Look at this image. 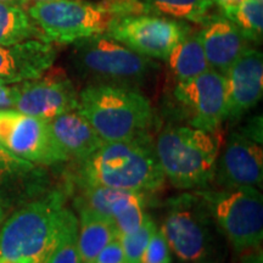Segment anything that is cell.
I'll return each instance as SVG.
<instances>
[{
  "mask_svg": "<svg viewBox=\"0 0 263 263\" xmlns=\"http://www.w3.org/2000/svg\"><path fill=\"white\" fill-rule=\"evenodd\" d=\"M49 183L42 166L21 159L0 143V207L4 213L47 193Z\"/></svg>",
  "mask_w": 263,
  "mask_h": 263,
  "instance_id": "cell-14",
  "label": "cell"
},
{
  "mask_svg": "<svg viewBox=\"0 0 263 263\" xmlns=\"http://www.w3.org/2000/svg\"><path fill=\"white\" fill-rule=\"evenodd\" d=\"M47 263H82L78 248V218L70 213L62 234Z\"/></svg>",
  "mask_w": 263,
  "mask_h": 263,
  "instance_id": "cell-25",
  "label": "cell"
},
{
  "mask_svg": "<svg viewBox=\"0 0 263 263\" xmlns=\"http://www.w3.org/2000/svg\"><path fill=\"white\" fill-rule=\"evenodd\" d=\"M227 120H236L252 108L263 94V55L250 48L224 73Z\"/></svg>",
  "mask_w": 263,
  "mask_h": 263,
  "instance_id": "cell-15",
  "label": "cell"
},
{
  "mask_svg": "<svg viewBox=\"0 0 263 263\" xmlns=\"http://www.w3.org/2000/svg\"><path fill=\"white\" fill-rule=\"evenodd\" d=\"M14 88V110L47 122L78 107V91L61 70L50 67L38 78L16 83Z\"/></svg>",
  "mask_w": 263,
  "mask_h": 263,
  "instance_id": "cell-11",
  "label": "cell"
},
{
  "mask_svg": "<svg viewBox=\"0 0 263 263\" xmlns=\"http://www.w3.org/2000/svg\"><path fill=\"white\" fill-rule=\"evenodd\" d=\"M174 98L185 110L190 127L206 132H218L227 121L224 74L213 70L193 80L177 82Z\"/></svg>",
  "mask_w": 263,
  "mask_h": 263,
  "instance_id": "cell-12",
  "label": "cell"
},
{
  "mask_svg": "<svg viewBox=\"0 0 263 263\" xmlns=\"http://www.w3.org/2000/svg\"><path fill=\"white\" fill-rule=\"evenodd\" d=\"M76 185L104 186L138 193H155L163 186L164 174L155 145L147 136L107 141L81 161Z\"/></svg>",
  "mask_w": 263,
  "mask_h": 263,
  "instance_id": "cell-1",
  "label": "cell"
},
{
  "mask_svg": "<svg viewBox=\"0 0 263 263\" xmlns=\"http://www.w3.org/2000/svg\"><path fill=\"white\" fill-rule=\"evenodd\" d=\"M71 62L89 84H110L137 89L159 70L150 58L130 50L110 35L99 34L73 43Z\"/></svg>",
  "mask_w": 263,
  "mask_h": 263,
  "instance_id": "cell-5",
  "label": "cell"
},
{
  "mask_svg": "<svg viewBox=\"0 0 263 263\" xmlns=\"http://www.w3.org/2000/svg\"><path fill=\"white\" fill-rule=\"evenodd\" d=\"M171 248L161 229H156L147 242L140 263H171Z\"/></svg>",
  "mask_w": 263,
  "mask_h": 263,
  "instance_id": "cell-27",
  "label": "cell"
},
{
  "mask_svg": "<svg viewBox=\"0 0 263 263\" xmlns=\"http://www.w3.org/2000/svg\"><path fill=\"white\" fill-rule=\"evenodd\" d=\"M4 216H5V213H4V211H3L2 207H0V219L4 218Z\"/></svg>",
  "mask_w": 263,
  "mask_h": 263,
  "instance_id": "cell-35",
  "label": "cell"
},
{
  "mask_svg": "<svg viewBox=\"0 0 263 263\" xmlns=\"http://www.w3.org/2000/svg\"><path fill=\"white\" fill-rule=\"evenodd\" d=\"M15 88L14 84L0 83V110L14 108Z\"/></svg>",
  "mask_w": 263,
  "mask_h": 263,
  "instance_id": "cell-30",
  "label": "cell"
},
{
  "mask_svg": "<svg viewBox=\"0 0 263 263\" xmlns=\"http://www.w3.org/2000/svg\"><path fill=\"white\" fill-rule=\"evenodd\" d=\"M2 222H3V219H0V224H2Z\"/></svg>",
  "mask_w": 263,
  "mask_h": 263,
  "instance_id": "cell-36",
  "label": "cell"
},
{
  "mask_svg": "<svg viewBox=\"0 0 263 263\" xmlns=\"http://www.w3.org/2000/svg\"><path fill=\"white\" fill-rule=\"evenodd\" d=\"M241 263H263L262 251L258 249H254V251H250L249 254L242 256Z\"/></svg>",
  "mask_w": 263,
  "mask_h": 263,
  "instance_id": "cell-32",
  "label": "cell"
},
{
  "mask_svg": "<svg viewBox=\"0 0 263 263\" xmlns=\"http://www.w3.org/2000/svg\"><path fill=\"white\" fill-rule=\"evenodd\" d=\"M199 37L210 68L222 74L251 48L239 28L224 16L206 21Z\"/></svg>",
  "mask_w": 263,
  "mask_h": 263,
  "instance_id": "cell-17",
  "label": "cell"
},
{
  "mask_svg": "<svg viewBox=\"0 0 263 263\" xmlns=\"http://www.w3.org/2000/svg\"><path fill=\"white\" fill-rule=\"evenodd\" d=\"M2 3H11V4H17V5H21V6H25L28 4L26 0H0Z\"/></svg>",
  "mask_w": 263,
  "mask_h": 263,
  "instance_id": "cell-33",
  "label": "cell"
},
{
  "mask_svg": "<svg viewBox=\"0 0 263 263\" xmlns=\"http://www.w3.org/2000/svg\"><path fill=\"white\" fill-rule=\"evenodd\" d=\"M49 124L68 159L73 157L81 162L105 144L103 138L77 110L54 118Z\"/></svg>",
  "mask_w": 263,
  "mask_h": 263,
  "instance_id": "cell-18",
  "label": "cell"
},
{
  "mask_svg": "<svg viewBox=\"0 0 263 263\" xmlns=\"http://www.w3.org/2000/svg\"><path fill=\"white\" fill-rule=\"evenodd\" d=\"M170 71L177 82L193 80L211 70L206 60L199 33H189L180 41L166 59Z\"/></svg>",
  "mask_w": 263,
  "mask_h": 263,
  "instance_id": "cell-21",
  "label": "cell"
},
{
  "mask_svg": "<svg viewBox=\"0 0 263 263\" xmlns=\"http://www.w3.org/2000/svg\"><path fill=\"white\" fill-rule=\"evenodd\" d=\"M219 139L218 132L190 126L164 128L154 144L164 178L179 189L207 188L215 177Z\"/></svg>",
  "mask_w": 263,
  "mask_h": 263,
  "instance_id": "cell-4",
  "label": "cell"
},
{
  "mask_svg": "<svg viewBox=\"0 0 263 263\" xmlns=\"http://www.w3.org/2000/svg\"><path fill=\"white\" fill-rule=\"evenodd\" d=\"M259 2H263V0H259Z\"/></svg>",
  "mask_w": 263,
  "mask_h": 263,
  "instance_id": "cell-37",
  "label": "cell"
},
{
  "mask_svg": "<svg viewBox=\"0 0 263 263\" xmlns=\"http://www.w3.org/2000/svg\"><path fill=\"white\" fill-rule=\"evenodd\" d=\"M213 179L222 188H256L262 186V143L242 132H233L218 156Z\"/></svg>",
  "mask_w": 263,
  "mask_h": 263,
  "instance_id": "cell-13",
  "label": "cell"
},
{
  "mask_svg": "<svg viewBox=\"0 0 263 263\" xmlns=\"http://www.w3.org/2000/svg\"><path fill=\"white\" fill-rule=\"evenodd\" d=\"M153 11L162 12L178 20L192 22L205 21L213 0H145Z\"/></svg>",
  "mask_w": 263,
  "mask_h": 263,
  "instance_id": "cell-23",
  "label": "cell"
},
{
  "mask_svg": "<svg viewBox=\"0 0 263 263\" xmlns=\"http://www.w3.org/2000/svg\"><path fill=\"white\" fill-rule=\"evenodd\" d=\"M78 221V248L82 263H91L99 252L118 238L114 222L91 210L80 207Z\"/></svg>",
  "mask_w": 263,
  "mask_h": 263,
  "instance_id": "cell-20",
  "label": "cell"
},
{
  "mask_svg": "<svg viewBox=\"0 0 263 263\" xmlns=\"http://www.w3.org/2000/svg\"><path fill=\"white\" fill-rule=\"evenodd\" d=\"M157 227L155 222L146 216L145 221L140 226L139 229L130 234L118 236L121 246H122L123 255H124V263H139L145 251L147 242L154 233L156 232Z\"/></svg>",
  "mask_w": 263,
  "mask_h": 263,
  "instance_id": "cell-26",
  "label": "cell"
},
{
  "mask_svg": "<svg viewBox=\"0 0 263 263\" xmlns=\"http://www.w3.org/2000/svg\"><path fill=\"white\" fill-rule=\"evenodd\" d=\"M80 194L74 199L76 209L91 210L115 221L128 207L145 201V194L130 190L104 188V186L77 185Z\"/></svg>",
  "mask_w": 263,
  "mask_h": 263,
  "instance_id": "cell-19",
  "label": "cell"
},
{
  "mask_svg": "<svg viewBox=\"0 0 263 263\" xmlns=\"http://www.w3.org/2000/svg\"><path fill=\"white\" fill-rule=\"evenodd\" d=\"M29 39L45 41L24 6L0 2V45L8 47Z\"/></svg>",
  "mask_w": 263,
  "mask_h": 263,
  "instance_id": "cell-22",
  "label": "cell"
},
{
  "mask_svg": "<svg viewBox=\"0 0 263 263\" xmlns=\"http://www.w3.org/2000/svg\"><path fill=\"white\" fill-rule=\"evenodd\" d=\"M27 3H44V2H52V0H26Z\"/></svg>",
  "mask_w": 263,
  "mask_h": 263,
  "instance_id": "cell-34",
  "label": "cell"
},
{
  "mask_svg": "<svg viewBox=\"0 0 263 263\" xmlns=\"http://www.w3.org/2000/svg\"><path fill=\"white\" fill-rule=\"evenodd\" d=\"M209 207L216 226L238 252L259 249L263 239V199L256 188L194 190Z\"/></svg>",
  "mask_w": 263,
  "mask_h": 263,
  "instance_id": "cell-6",
  "label": "cell"
},
{
  "mask_svg": "<svg viewBox=\"0 0 263 263\" xmlns=\"http://www.w3.org/2000/svg\"><path fill=\"white\" fill-rule=\"evenodd\" d=\"M71 212L60 189L48 190L16 209L0 228V258L47 263Z\"/></svg>",
  "mask_w": 263,
  "mask_h": 263,
  "instance_id": "cell-2",
  "label": "cell"
},
{
  "mask_svg": "<svg viewBox=\"0 0 263 263\" xmlns=\"http://www.w3.org/2000/svg\"><path fill=\"white\" fill-rule=\"evenodd\" d=\"M215 224L201 197L195 192L184 193L167 201L161 232L180 259L201 261L210 255Z\"/></svg>",
  "mask_w": 263,
  "mask_h": 263,
  "instance_id": "cell-8",
  "label": "cell"
},
{
  "mask_svg": "<svg viewBox=\"0 0 263 263\" xmlns=\"http://www.w3.org/2000/svg\"><path fill=\"white\" fill-rule=\"evenodd\" d=\"M215 4L218 5V8L222 10L223 15L226 18H229L230 16L235 12V10L239 8L242 0H213Z\"/></svg>",
  "mask_w": 263,
  "mask_h": 263,
  "instance_id": "cell-31",
  "label": "cell"
},
{
  "mask_svg": "<svg viewBox=\"0 0 263 263\" xmlns=\"http://www.w3.org/2000/svg\"><path fill=\"white\" fill-rule=\"evenodd\" d=\"M228 20L239 28L250 43H259L262 41L263 2L242 0L239 8Z\"/></svg>",
  "mask_w": 263,
  "mask_h": 263,
  "instance_id": "cell-24",
  "label": "cell"
},
{
  "mask_svg": "<svg viewBox=\"0 0 263 263\" xmlns=\"http://www.w3.org/2000/svg\"><path fill=\"white\" fill-rule=\"evenodd\" d=\"M100 4L115 16V18L126 16L147 15L153 12L146 2L141 0H101Z\"/></svg>",
  "mask_w": 263,
  "mask_h": 263,
  "instance_id": "cell-28",
  "label": "cell"
},
{
  "mask_svg": "<svg viewBox=\"0 0 263 263\" xmlns=\"http://www.w3.org/2000/svg\"><path fill=\"white\" fill-rule=\"evenodd\" d=\"M189 33L190 27L184 22L147 14L114 20L106 34L143 57L166 60Z\"/></svg>",
  "mask_w": 263,
  "mask_h": 263,
  "instance_id": "cell-10",
  "label": "cell"
},
{
  "mask_svg": "<svg viewBox=\"0 0 263 263\" xmlns=\"http://www.w3.org/2000/svg\"><path fill=\"white\" fill-rule=\"evenodd\" d=\"M55 59L57 49L42 39L0 45V83L16 84L38 78L52 67Z\"/></svg>",
  "mask_w": 263,
  "mask_h": 263,
  "instance_id": "cell-16",
  "label": "cell"
},
{
  "mask_svg": "<svg viewBox=\"0 0 263 263\" xmlns=\"http://www.w3.org/2000/svg\"><path fill=\"white\" fill-rule=\"evenodd\" d=\"M91 263H124L123 250L118 238L105 246Z\"/></svg>",
  "mask_w": 263,
  "mask_h": 263,
  "instance_id": "cell-29",
  "label": "cell"
},
{
  "mask_svg": "<svg viewBox=\"0 0 263 263\" xmlns=\"http://www.w3.org/2000/svg\"><path fill=\"white\" fill-rule=\"evenodd\" d=\"M47 42L73 44L82 39L105 34L115 16L100 3L52 0L33 3L27 10Z\"/></svg>",
  "mask_w": 263,
  "mask_h": 263,
  "instance_id": "cell-7",
  "label": "cell"
},
{
  "mask_svg": "<svg viewBox=\"0 0 263 263\" xmlns=\"http://www.w3.org/2000/svg\"><path fill=\"white\" fill-rule=\"evenodd\" d=\"M77 111L107 141L147 136L154 121L150 101L139 90L110 84H88L78 93Z\"/></svg>",
  "mask_w": 263,
  "mask_h": 263,
  "instance_id": "cell-3",
  "label": "cell"
},
{
  "mask_svg": "<svg viewBox=\"0 0 263 263\" xmlns=\"http://www.w3.org/2000/svg\"><path fill=\"white\" fill-rule=\"evenodd\" d=\"M139 263H140V262H139Z\"/></svg>",
  "mask_w": 263,
  "mask_h": 263,
  "instance_id": "cell-38",
  "label": "cell"
},
{
  "mask_svg": "<svg viewBox=\"0 0 263 263\" xmlns=\"http://www.w3.org/2000/svg\"><path fill=\"white\" fill-rule=\"evenodd\" d=\"M0 143L12 154L38 166L70 160L55 139L49 122L14 108L0 110Z\"/></svg>",
  "mask_w": 263,
  "mask_h": 263,
  "instance_id": "cell-9",
  "label": "cell"
}]
</instances>
